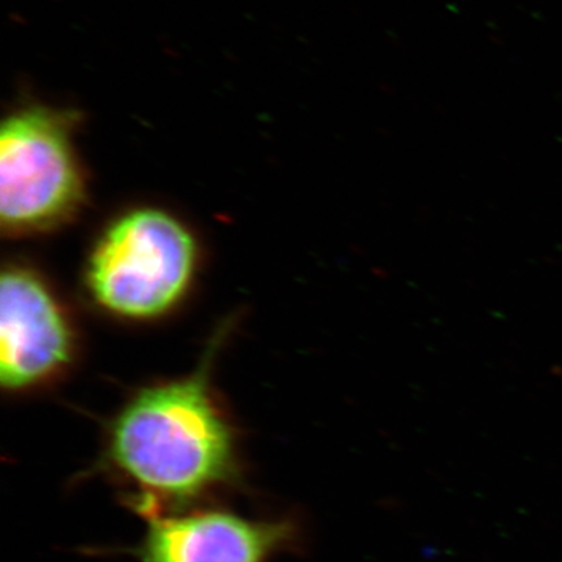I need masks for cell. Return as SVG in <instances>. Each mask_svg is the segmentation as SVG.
I'll return each mask as SVG.
<instances>
[{
  "label": "cell",
  "mask_w": 562,
  "mask_h": 562,
  "mask_svg": "<svg viewBox=\"0 0 562 562\" xmlns=\"http://www.w3.org/2000/svg\"><path fill=\"white\" fill-rule=\"evenodd\" d=\"M222 339L190 375L140 387L106 425L101 468L144 519L198 508L241 479L238 430L211 384Z\"/></svg>",
  "instance_id": "6da1fadb"
},
{
  "label": "cell",
  "mask_w": 562,
  "mask_h": 562,
  "mask_svg": "<svg viewBox=\"0 0 562 562\" xmlns=\"http://www.w3.org/2000/svg\"><path fill=\"white\" fill-rule=\"evenodd\" d=\"M199 247L169 211L136 209L102 232L88 257L85 284L103 312L128 321L171 313L190 291Z\"/></svg>",
  "instance_id": "7a4b0ae2"
},
{
  "label": "cell",
  "mask_w": 562,
  "mask_h": 562,
  "mask_svg": "<svg viewBox=\"0 0 562 562\" xmlns=\"http://www.w3.org/2000/svg\"><path fill=\"white\" fill-rule=\"evenodd\" d=\"M80 114L27 102L11 111L0 131V225L13 238L68 224L87 201L77 155Z\"/></svg>",
  "instance_id": "3957f363"
},
{
  "label": "cell",
  "mask_w": 562,
  "mask_h": 562,
  "mask_svg": "<svg viewBox=\"0 0 562 562\" xmlns=\"http://www.w3.org/2000/svg\"><path fill=\"white\" fill-rule=\"evenodd\" d=\"M76 331L60 299L35 269L9 265L0 280V383L20 394L63 375Z\"/></svg>",
  "instance_id": "277c9868"
},
{
  "label": "cell",
  "mask_w": 562,
  "mask_h": 562,
  "mask_svg": "<svg viewBox=\"0 0 562 562\" xmlns=\"http://www.w3.org/2000/svg\"><path fill=\"white\" fill-rule=\"evenodd\" d=\"M288 519H250L216 508L146 517L139 562H272L295 541Z\"/></svg>",
  "instance_id": "5b68a950"
}]
</instances>
